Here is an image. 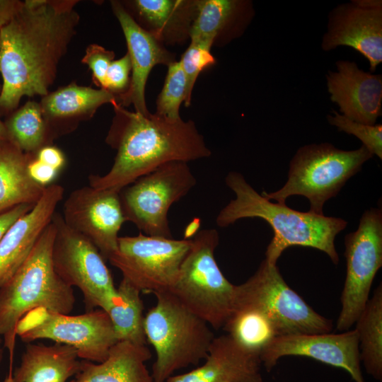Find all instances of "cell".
<instances>
[{
	"label": "cell",
	"mask_w": 382,
	"mask_h": 382,
	"mask_svg": "<svg viewBox=\"0 0 382 382\" xmlns=\"http://www.w3.org/2000/svg\"><path fill=\"white\" fill-rule=\"evenodd\" d=\"M76 0H26L0 29V112L11 113L23 96H45L76 33Z\"/></svg>",
	"instance_id": "cell-1"
},
{
	"label": "cell",
	"mask_w": 382,
	"mask_h": 382,
	"mask_svg": "<svg viewBox=\"0 0 382 382\" xmlns=\"http://www.w3.org/2000/svg\"><path fill=\"white\" fill-rule=\"evenodd\" d=\"M112 106L115 115L106 142L117 153L107 173L89 176V185L94 188L120 192L166 163H188L212 154L191 120H171L155 113L129 111L117 103Z\"/></svg>",
	"instance_id": "cell-2"
},
{
	"label": "cell",
	"mask_w": 382,
	"mask_h": 382,
	"mask_svg": "<svg viewBox=\"0 0 382 382\" xmlns=\"http://www.w3.org/2000/svg\"><path fill=\"white\" fill-rule=\"evenodd\" d=\"M225 183L236 197L218 214V226L226 227L241 219L258 217L266 221L274 231L265 251V259L269 262L277 265L287 248L299 245L320 250L335 265L338 264L335 239L346 228L345 219L299 212L285 204L273 203L260 195L238 172L228 173Z\"/></svg>",
	"instance_id": "cell-3"
},
{
	"label": "cell",
	"mask_w": 382,
	"mask_h": 382,
	"mask_svg": "<svg viewBox=\"0 0 382 382\" xmlns=\"http://www.w3.org/2000/svg\"><path fill=\"white\" fill-rule=\"evenodd\" d=\"M56 230L52 219L25 262L0 287V335L11 359L17 336L16 325L28 312L42 307L69 314L74 308V289L59 276L52 262Z\"/></svg>",
	"instance_id": "cell-4"
},
{
	"label": "cell",
	"mask_w": 382,
	"mask_h": 382,
	"mask_svg": "<svg viewBox=\"0 0 382 382\" xmlns=\"http://www.w3.org/2000/svg\"><path fill=\"white\" fill-rule=\"evenodd\" d=\"M154 294L156 302L144 316V332L156 352L154 382H166L175 371L204 359L214 335L170 292Z\"/></svg>",
	"instance_id": "cell-5"
},
{
	"label": "cell",
	"mask_w": 382,
	"mask_h": 382,
	"mask_svg": "<svg viewBox=\"0 0 382 382\" xmlns=\"http://www.w3.org/2000/svg\"><path fill=\"white\" fill-rule=\"evenodd\" d=\"M372 156L364 145L350 151L339 149L329 143L304 145L291 160L284 186L273 192H262L261 195L280 204H285L291 196H303L310 203L308 212L324 215L326 201L335 197L346 182Z\"/></svg>",
	"instance_id": "cell-6"
},
{
	"label": "cell",
	"mask_w": 382,
	"mask_h": 382,
	"mask_svg": "<svg viewBox=\"0 0 382 382\" xmlns=\"http://www.w3.org/2000/svg\"><path fill=\"white\" fill-rule=\"evenodd\" d=\"M191 241L178 278L168 291L210 327L223 328L233 310L236 285L225 277L216 261L219 233L214 228L203 229Z\"/></svg>",
	"instance_id": "cell-7"
},
{
	"label": "cell",
	"mask_w": 382,
	"mask_h": 382,
	"mask_svg": "<svg viewBox=\"0 0 382 382\" xmlns=\"http://www.w3.org/2000/svg\"><path fill=\"white\" fill-rule=\"evenodd\" d=\"M238 307L264 312L278 336L328 333L332 329V321L313 309L286 283L277 265L266 259L247 281L236 285L233 309Z\"/></svg>",
	"instance_id": "cell-8"
},
{
	"label": "cell",
	"mask_w": 382,
	"mask_h": 382,
	"mask_svg": "<svg viewBox=\"0 0 382 382\" xmlns=\"http://www.w3.org/2000/svg\"><path fill=\"white\" fill-rule=\"evenodd\" d=\"M196 183L187 162L170 161L159 166L120 190L125 221L146 236L172 238L168 211Z\"/></svg>",
	"instance_id": "cell-9"
},
{
	"label": "cell",
	"mask_w": 382,
	"mask_h": 382,
	"mask_svg": "<svg viewBox=\"0 0 382 382\" xmlns=\"http://www.w3.org/2000/svg\"><path fill=\"white\" fill-rule=\"evenodd\" d=\"M16 332L24 342L45 339L71 346L79 358L96 363L103 361L117 342L109 316L100 308L70 316L37 308L18 321Z\"/></svg>",
	"instance_id": "cell-10"
},
{
	"label": "cell",
	"mask_w": 382,
	"mask_h": 382,
	"mask_svg": "<svg viewBox=\"0 0 382 382\" xmlns=\"http://www.w3.org/2000/svg\"><path fill=\"white\" fill-rule=\"evenodd\" d=\"M52 220L57 230L52 258L57 273L81 291L88 311H105L117 294L105 259L90 240L64 223L61 214L55 212Z\"/></svg>",
	"instance_id": "cell-11"
},
{
	"label": "cell",
	"mask_w": 382,
	"mask_h": 382,
	"mask_svg": "<svg viewBox=\"0 0 382 382\" xmlns=\"http://www.w3.org/2000/svg\"><path fill=\"white\" fill-rule=\"evenodd\" d=\"M191 239L146 236L119 237L117 250L108 258L141 292L168 291L175 284Z\"/></svg>",
	"instance_id": "cell-12"
},
{
	"label": "cell",
	"mask_w": 382,
	"mask_h": 382,
	"mask_svg": "<svg viewBox=\"0 0 382 382\" xmlns=\"http://www.w3.org/2000/svg\"><path fill=\"white\" fill-rule=\"evenodd\" d=\"M346 277L336 328L347 331L355 323L369 299L372 282L382 266V211H365L358 228L345 237Z\"/></svg>",
	"instance_id": "cell-13"
},
{
	"label": "cell",
	"mask_w": 382,
	"mask_h": 382,
	"mask_svg": "<svg viewBox=\"0 0 382 382\" xmlns=\"http://www.w3.org/2000/svg\"><path fill=\"white\" fill-rule=\"evenodd\" d=\"M64 223L90 240L105 260L117 250L125 221L119 192L91 186L70 193L63 206Z\"/></svg>",
	"instance_id": "cell-14"
},
{
	"label": "cell",
	"mask_w": 382,
	"mask_h": 382,
	"mask_svg": "<svg viewBox=\"0 0 382 382\" xmlns=\"http://www.w3.org/2000/svg\"><path fill=\"white\" fill-rule=\"evenodd\" d=\"M286 356L312 358L346 370L355 382H365L361 370L357 331L342 333L300 334L274 337L260 355L262 364L270 371Z\"/></svg>",
	"instance_id": "cell-15"
},
{
	"label": "cell",
	"mask_w": 382,
	"mask_h": 382,
	"mask_svg": "<svg viewBox=\"0 0 382 382\" xmlns=\"http://www.w3.org/2000/svg\"><path fill=\"white\" fill-rule=\"evenodd\" d=\"M350 47L369 62L375 71L382 62V1L352 0L339 4L328 16L321 47L330 51Z\"/></svg>",
	"instance_id": "cell-16"
},
{
	"label": "cell",
	"mask_w": 382,
	"mask_h": 382,
	"mask_svg": "<svg viewBox=\"0 0 382 382\" xmlns=\"http://www.w3.org/2000/svg\"><path fill=\"white\" fill-rule=\"evenodd\" d=\"M110 4L124 33L132 66L129 89L117 98V104L124 108L133 105L135 112L149 115L145 89L149 74L156 65L168 66L175 62V55L140 27L120 1H112Z\"/></svg>",
	"instance_id": "cell-17"
},
{
	"label": "cell",
	"mask_w": 382,
	"mask_h": 382,
	"mask_svg": "<svg viewBox=\"0 0 382 382\" xmlns=\"http://www.w3.org/2000/svg\"><path fill=\"white\" fill-rule=\"evenodd\" d=\"M337 71L328 72L330 100L347 118L374 125L382 114V76L360 69L354 62L338 60Z\"/></svg>",
	"instance_id": "cell-18"
},
{
	"label": "cell",
	"mask_w": 382,
	"mask_h": 382,
	"mask_svg": "<svg viewBox=\"0 0 382 382\" xmlns=\"http://www.w3.org/2000/svg\"><path fill=\"white\" fill-rule=\"evenodd\" d=\"M64 192L60 185L47 186L34 207L19 219L0 241V287L25 262L51 222Z\"/></svg>",
	"instance_id": "cell-19"
},
{
	"label": "cell",
	"mask_w": 382,
	"mask_h": 382,
	"mask_svg": "<svg viewBox=\"0 0 382 382\" xmlns=\"http://www.w3.org/2000/svg\"><path fill=\"white\" fill-rule=\"evenodd\" d=\"M204 363L166 382H263L259 357L239 345L228 334L214 337Z\"/></svg>",
	"instance_id": "cell-20"
},
{
	"label": "cell",
	"mask_w": 382,
	"mask_h": 382,
	"mask_svg": "<svg viewBox=\"0 0 382 382\" xmlns=\"http://www.w3.org/2000/svg\"><path fill=\"white\" fill-rule=\"evenodd\" d=\"M106 103H117L110 91L76 83L49 92L40 102L52 139L59 133L71 131L80 121L92 117L98 108Z\"/></svg>",
	"instance_id": "cell-21"
},
{
	"label": "cell",
	"mask_w": 382,
	"mask_h": 382,
	"mask_svg": "<svg viewBox=\"0 0 382 382\" xmlns=\"http://www.w3.org/2000/svg\"><path fill=\"white\" fill-rule=\"evenodd\" d=\"M122 3L144 30L165 45L190 39L197 0H132Z\"/></svg>",
	"instance_id": "cell-22"
},
{
	"label": "cell",
	"mask_w": 382,
	"mask_h": 382,
	"mask_svg": "<svg viewBox=\"0 0 382 382\" xmlns=\"http://www.w3.org/2000/svg\"><path fill=\"white\" fill-rule=\"evenodd\" d=\"M253 14L252 4L241 0H197L190 41L221 45L241 35Z\"/></svg>",
	"instance_id": "cell-23"
},
{
	"label": "cell",
	"mask_w": 382,
	"mask_h": 382,
	"mask_svg": "<svg viewBox=\"0 0 382 382\" xmlns=\"http://www.w3.org/2000/svg\"><path fill=\"white\" fill-rule=\"evenodd\" d=\"M151 357L145 345L120 341L110 348L103 361H81L71 382H154L145 364Z\"/></svg>",
	"instance_id": "cell-24"
},
{
	"label": "cell",
	"mask_w": 382,
	"mask_h": 382,
	"mask_svg": "<svg viewBox=\"0 0 382 382\" xmlns=\"http://www.w3.org/2000/svg\"><path fill=\"white\" fill-rule=\"evenodd\" d=\"M79 359L76 350L69 345L28 344L13 373V381L71 382L69 378L81 368Z\"/></svg>",
	"instance_id": "cell-25"
},
{
	"label": "cell",
	"mask_w": 382,
	"mask_h": 382,
	"mask_svg": "<svg viewBox=\"0 0 382 382\" xmlns=\"http://www.w3.org/2000/svg\"><path fill=\"white\" fill-rule=\"evenodd\" d=\"M34 156L9 141L0 145V212L21 204H36L41 197L46 187L33 181L28 173Z\"/></svg>",
	"instance_id": "cell-26"
},
{
	"label": "cell",
	"mask_w": 382,
	"mask_h": 382,
	"mask_svg": "<svg viewBox=\"0 0 382 382\" xmlns=\"http://www.w3.org/2000/svg\"><path fill=\"white\" fill-rule=\"evenodd\" d=\"M141 292L122 278L117 288V296L105 310L112 323L117 342L146 345Z\"/></svg>",
	"instance_id": "cell-27"
},
{
	"label": "cell",
	"mask_w": 382,
	"mask_h": 382,
	"mask_svg": "<svg viewBox=\"0 0 382 382\" xmlns=\"http://www.w3.org/2000/svg\"><path fill=\"white\" fill-rule=\"evenodd\" d=\"M360 360L366 373L382 380V286L380 284L355 322Z\"/></svg>",
	"instance_id": "cell-28"
},
{
	"label": "cell",
	"mask_w": 382,
	"mask_h": 382,
	"mask_svg": "<svg viewBox=\"0 0 382 382\" xmlns=\"http://www.w3.org/2000/svg\"><path fill=\"white\" fill-rule=\"evenodd\" d=\"M223 329L243 349L259 358L267 345L278 336L272 320L253 307L234 308Z\"/></svg>",
	"instance_id": "cell-29"
},
{
	"label": "cell",
	"mask_w": 382,
	"mask_h": 382,
	"mask_svg": "<svg viewBox=\"0 0 382 382\" xmlns=\"http://www.w3.org/2000/svg\"><path fill=\"white\" fill-rule=\"evenodd\" d=\"M8 141L25 154H34L52 140L40 103L28 100L4 122Z\"/></svg>",
	"instance_id": "cell-30"
},
{
	"label": "cell",
	"mask_w": 382,
	"mask_h": 382,
	"mask_svg": "<svg viewBox=\"0 0 382 382\" xmlns=\"http://www.w3.org/2000/svg\"><path fill=\"white\" fill-rule=\"evenodd\" d=\"M186 96V77L180 61L168 66L163 88L156 99L155 114L171 120L181 119L180 108Z\"/></svg>",
	"instance_id": "cell-31"
},
{
	"label": "cell",
	"mask_w": 382,
	"mask_h": 382,
	"mask_svg": "<svg viewBox=\"0 0 382 382\" xmlns=\"http://www.w3.org/2000/svg\"><path fill=\"white\" fill-rule=\"evenodd\" d=\"M212 46L207 41H190L181 56L180 62L186 77V96L184 101L186 107L191 104L192 90L199 74L216 63V59L211 53Z\"/></svg>",
	"instance_id": "cell-32"
},
{
	"label": "cell",
	"mask_w": 382,
	"mask_h": 382,
	"mask_svg": "<svg viewBox=\"0 0 382 382\" xmlns=\"http://www.w3.org/2000/svg\"><path fill=\"white\" fill-rule=\"evenodd\" d=\"M332 115H328V122L335 126L338 130L352 134L362 142V145L374 156L382 158V125L375 124L369 125L352 121L337 111H332Z\"/></svg>",
	"instance_id": "cell-33"
},
{
	"label": "cell",
	"mask_w": 382,
	"mask_h": 382,
	"mask_svg": "<svg viewBox=\"0 0 382 382\" xmlns=\"http://www.w3.org/2000/svg\"><path fill=\"white\" fill-rule=\"evenodd\" d=\"M115 56L113 51L97 44H91L86 50L81 62L91 69L93 81L100 88L105 89L106 73Z\"/></svg>",
	"instance_id": "cell-34"
},
{
	"label": "cell",
	"mask_w": 382,
	"mask_h": 382,
	"mask_svg": "<svg viewBox=\"0 0 382 382\" xmlns=\"http://www.w3.org/2000/svg\"><path fill=\"white\" fill-rule=\"evenodd\" d=\"M132 66L127 52L122 57L114 59L106 73L105 89L117 98L124 95L129 89L131 81Z\"/></svg>",
	"instance_id": "cell-35"
},
{
	"label": "cell",
	"mask_w": 382,
	"mask_h": 382,
	"mask_svg": "<svg viewBox=\"0 0 382 382\" xmlns=\"http://www.w3.org/2000/svg\"><path fill=\"white\" fill-rule=\"evenodd\" d=\"M28 173L33 181L45 187L52 184L59 173L53 168L38 161L35 158V155L28 164Z\"/></svg>",
	"instance_id": "cell-36"
},
{
	"label": "cell",
	"mask_w": 382,
	"mask_h": 382,
	"mask_svg": "<svg viewBox=\"0 0 382 382\" xmlns=\"http://www.w3.org/2000/svg\"><path fill=\"white\" fill-rule=\"evenodd\" d=\"M35 205V204H21L0 212V241L11 227Z\"/></svg>",
	"instance_id": "cell-37"
},
{
	"label": "cell",
	"mask_w": 382,
	"mask_h": 382,
	"mask_svg": "<svg viewBox=\"0 0 382 382\" xmlns=\"http://www.w3.org/2000/svg\"><path fill=\"white\" fill-rule=\"evenodd\" d=\"M35 158L59 172L64 168L66 162L62 151L51 144L41 148L35 154Z\"/></svg>",
	"instance_id": "cell-38"
},
{
	"label": "cell",
	"mask_w": 382,
	"mask_h": 382,
	"mask_svg": "<svg viewBox=\"0 0 382 382\" xmlns=\"http://www.w3.org/2000/svg\"><path fill=\"white\" fill-rule=\"evenodd\" d=\"M23 1L0 0V29L6 25L21 11Z\"/></svg>",
	"instance_id": "cell-39"
},
{
	"label": "cell",
	"mask_w": 382,
	"mask_h": 382,
	"mask_svg": "<svg viewBox=\"0 0 382 382\" xmlns=\"http://www.w3.org/2000/svg\"><path fill=\"white\" fill-rule=\"evenodd\" d=\"M8 141L6 130L4 122L0 119V145Z\"/></svg>",
	"instance_id": "cell-40"
},
{
	"label": "cell",
	"mask_w": 382,
	"mask_h": 382,
	"mask_svg": "<svg viewBox=\"0 0 382 382\" xmlns=\"http://www.w3.org/2000/svg\"><path fill=\"white\" fill-rule=\"evenodd\" d=\"M1 382H13V373L11 369H10L8 374Z\"/></svg>",
	"instance_id": "cell-41"
},
{
	"label": "cell",
	"mask_w": 382,
	"mask_h": 382,
	"mask_svg": "<svg viewBox=\"0 0 382 382\" xmlns=\"http://www.w3.org/2000/svg\"><path fill=\"white\" fill-rule=\"evenodd\" d=\"M4 343L3 340L0 337V363L2 361L3 357H4Z\"/></svg>",
	"instance_id": "cell-42"
},
{
	"label": "cell",
	"mask_w": 382,
	"mask_h": 382,
	"mask_svg": "<svg viewBox=\"0 0 382 382\" xmlns=\"http://www.w3.org/2000/svg\"><path fill=\"white\" fill-rule=\"evenodd\" d=\"M1 84L0 83V91H1Z\"/></svg>",
	"instance_id": "cell-43"
}]
</instances>
